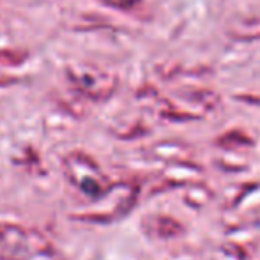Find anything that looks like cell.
Returning a JSON list of instances; mask_svg holds the SVG:
<instances>
[{
    "instance_id": "obj_1",
    "label": "cell",
    "mask_w": 260,
    "mask_h": 260,
    "mask_svg": "<svg viewBox=\"0 0 260 260\" xmlns=\"http://www.w3.org/2000/svg\"><path fill=\"white\" fill-rule=\"evenodd\" d=\"M229 34L236 41H257L260 39V16L246 14L229 23Z\"/></svg>"
},
{
    "instance_id": "obj_2",
    "label": "cell",
    "mask_w": 260,
    "mask_h": 260,
    "mask_svg": "<svg viewBox=\"0 0 260 260\" xmlns=\"http://www.w3.org/2000/svg\"><path fill=\"white\" fill-rule=\"evenodd\" d=\"M179 96L182 100H186L191 105H199L202 106V110H214L219 105V98L218 94H214L212 90L207 89H195V87H184V89L179 90Z\"/></svg>"
},
{
    "instance_id": "obj_3",
    "label": "cell",
    "mask_w": 260,
    "mask_h": 260,
    "mask_svg": "<svg viewBox=\"0 0 260 260\" xmlns=\"http://www.w3.org/2000/svg\"><path fill=\"white\" fill-rule=\"evenodd\" d=\"M151 229L154 230L159 237H172V236H177V234L182 232V226L179 225L175 219L170 218H165V216H159V218H151Z\"/></svg>"
}]
</instances>
